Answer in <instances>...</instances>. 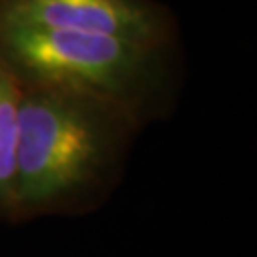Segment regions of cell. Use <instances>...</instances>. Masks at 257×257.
Segmentation results:
<instances>
[{
  "mask_svg": "<svg viewBox=\"0 0 257 257\" xmlns=\"http://www.w3.org/2000/svg\"><path fill=\"white\" fill-rule=\"evenodd\" d=\"M0 25L175 42L174 16L155 0H0Z\"/></svg>",
  "mask_w": 257,
  "mask_h": 257,
  "instance_id": "obj_3",
  "label": "cell"
},
{
  "mask_svg": "<svg viewBox=\"0 0 257 257\" xmlns=\"http://www.w3.org/2000/svg\"><path fill=\"white\" fill-rule=\"evenodd\" d=\"M172 50L110 35L0 25V57L19 80L101 95L141 124L168 99Z\"/></svg>",
  "mask_w": 257,
  "mask_h": 257,
  "instance_id": "obj_2",
  "label": "cell"
},
{
  "mask_svg": "<svg viewBox=\"0 0 257 257\" xmlns=\"http://www.w3.org/2000/svg\"><path fill=\"white\" fill-rule=\"evenodd\" d=\"M21 82L0 57V219L16 217V160Z\"/></svg>",
  "mask_w": 257,
  "mask_h": 257,
  "instance_id": "obj_4",
  "label": "cell"
},
{
  "mask_svg": "<svg viewBox=\"0 0 257 257\" xmlns=\"http://www.w3.org/2000/svg\"><path fill=\"white\" fill-rule=\"evenodd\" d=\"M21 82L16 217L86 206L118 175L143 126L126 107L88 92Z\"/></svg>",
  "mask_w": 257,
  "mask_h": 257,
  "instance_id": "obj_1",
  "label": "cell"
}]
</instances>
